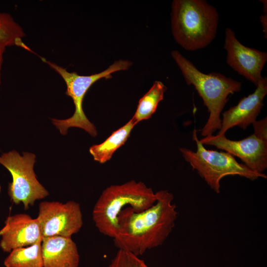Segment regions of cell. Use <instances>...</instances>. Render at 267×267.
<instances>
[{
  "label": "cell",
  "instance_id": "1",
  "mask_svg": "<svg viewBox=\"0 0 267 267\" xmlns=\"http://www.w3.org/2000/svg\"><path fill=\"white\" fill-rule=\"evenodd\" d=\"M156 200L141 212L128 208L120 214L118 230L113 238L118 250L136 256L162 245L172 231L178 217L174 195L167 190L155 192Z\"/></svg>",
  "mask_w": 267,
  "mask_h": 267
},
{
  "label": "cell",
  "instance_id": "2",
  "mask_svg": "<svg viewBox=\"0 0 267 267\" xmlns=\"http://www.w3.org/2000/svg\"><path fill=\"white\" fill-rule=\"evenodd\" d=\"M171 55L186 83L193 86L209 113L208 119L201 129V135L204 137L212 134L221 129V114L228 96L241 90V83L220 73L201 72L178 50L172 51Z\"/></svg>",
  "mask_w": 267,
  "mask_h": 267
},
{
  "label": "cell",
  "instance_id": "3",
  "mask_svg": "<svg viewBox=\"0 0 267 267\" xmlns=\"http://www.w3.org/2000/svg\"><path fill=\"white\" fill-rule=\"evenodd\" d=\"M219 21L217 9L204 0H174L171 24L175 41L184 49L205 47L215 38Z\"/></svg>",
  "mask_w": 267,
  "mask_h": 267
},
{
  "label": "cell",
  "instance_id": "4",
  "mask_svg": "<svg viewBox=\"0 0 267 267\" xmlns=\"http://www.w3.org/2000/svg\"><path fill=\"white\" fill-rule=\"evenodd\" d=\"M156 194L141 181L132 180L105 189L94 205L92 220L98 231L113 238L119 228V217L128 208L139 212L156 202Z\"/></svg>",
  "mask_w": 267,
  "mask_h": 267
},
{
  "label": "cell",
  "instance_id": "5",
  "mask_svg": "<svg viewBox=\"0 0 267 267\" xmlns=\"http://www.w3.org/2000/svg\"><path fill=\"white\" fill-rule=\"evenodd\" d=\"M40 57L63 79L66 86L65 94L72 99L75 105V111L71 117L65 119L51 118L52 124L62 135H66L70 128H78L84 130L91 136L95 137L97 134L96 129L83 110V102L85 95L96 81L102 78H111L112 74L115 72L128 70L132 63L127 60H119L100 73L84 76L69 72L57 64Z\"/></svg>",
  "mask_w": 267,
  "mask_h": 267
},
{
  "label": "cell",
  "instance_id": "6",
  "mask_svg": "<svg viewBox=\"0 0 267 267\" xmlns=\"http://www.w3.org/2000/svg\"><path fill=\"white\" fill-rule=\"evenodd\" d=\"M193 139L196 144V151L186 148L179 150L185 160L217 193L220 191L221 179L226 176L238 175L252 180L259 178H267L265 174L252 171L227 152L206 149L198 139L196 130L193 131Z\"/></svg>",
  "mask_w": 267,
  "mask_h": 267
},
{
  "label": "cell",
  "instance_id": "7",
  "mask_svg": "<svg viewBox=\"0 0 267 267\" xmlns=\"http://www.w3.org/2000/svg\"><path fill=\"white\" fill-rule=\"evenodd\" d=\"M35 162L36 156L31 152H24L22 156L13 150L0 155V164L12 177L8 191L10 200L16 205L22 203L25 210L49 194L37 178L34 170Z\"/></svg>",
  "mask_w": 267,
  "mask_h": 267
},
{
  "label": "cell",
  "instance_id": "8",
  "mask_svg": "<svg viewBox=\"0 0 267 267\" xmlns=\"http://www.w3.org/2000/svg\"><path fill=\"white\" fill-rule=\"evenodd\" d=\"M36 218L43 238L55 236L71 237L80 231L83 224L80 205L74 201L65 203L41 202Z\"/></svg>",
  "mask_w": 267,
  "mask_h": 267
},
{
  "label": "cell",
  "instance_id": "9",
  "mask_svg": "<svg viewBox=\"0 0 267 267\" xmlns=\"http://www.w3.org/2000/svg\"><path fill=\"white\" fill-rule=\"evenodd\" d=\"M199 141L203 145L214 146L237 156L256 173L263 174L267 168V134L254 132L239 140L229 139L225 134H211Z\"/></svg>",
  "mask_w": 267,
  "mask_h": 267
},
{
  "label": "cell",
  "instance_id": "10",
  "mask_svg": "<svg viewBox=\"0 0 267 267\" xmlns=\"http://www.w3.org/2000/svg\"><path fill=\"white\" fill-rule=\"evenodd\" d=\"M224 48L228 65L257 86L263 79L261 73L267 61V52L242 44L229 28L225 30Z\"/></svg>",
  "mask_w": 267,
  "mask_h": 267
},
{
  "label": "cell",
  "instance_id": "11",
  "mask_svg": "<svg viewBox=\"0 0 267 267\" xmlns=\"http://www.w3.org/2000/svg\"><path fill=\"white\" fill-rule=\"evenodd\" d=\"M0 247L5 252L32 245L42 239L37 218L20 213L8 216L0 229Z\"/></svg>",
  "mask_w": 267,
  "mask_h": 267
},
{
  "label": "cell",
  "instance_id": "12",
  "mask_svg": "<svg viewBox=\"0 0 267 267\" xmlns=\"http://www.w3.org/2000/svg\"><path fill=\"white\" fill-rule=\"evenodd\" d=\"M267 94V78L260 81L254 92L241 99L238 104L222 114L221 127L218 134H225L229 129L238 126L243 130L254 123L264 106Z\"/></svg>",
  "mask_w": 267,
  "mask_h": 267
},
{
  "label": "cell",
  "instance_id": "13",
  "mask_svg": "<svg viewBox=\"0 0 267 267\" xmlns=\"http://www.w3.org/2000/svg\"><path fill=\"white\" fill-rule=\"evenodd\" d=\"M43 267H78L80 256L71 237H43L42 241Z\"/></svg>",
  "mask_w": 267,
  "mask_h": 267
},
{
  "label": "cell",
  "instance_id": "14",
  "mask_svg": "<svg viewBox=\"0 0 267 267\" xmlns=\"http://www.w3.org/2000/svg\"><path fill=\"white\" fill-rule=\"evenodd\" d=\"M135 125L131 119L123 127L113 132L103 142L92 145L89 151L94 160L100 164L109 160L114 152L126 142Z\"/></svg>",
  "mask_w": 267,
  "mask_h": 267
},
{
  "label": "cell",
  "instance_id": "15",
  "mask_svg": "<svg viewBox=\"0 0 267 267\" xmlns=\"http://www.w3.org/2000/svg\"><path fill=\"white\" fill-rule=\"evenodd\" d=\"M41 239L35 244L13 249L4 261L5 267H43Z\"/></svg>",
  "mask_w": 267,
  "mask_h": 267
},
{
  "label": "cell",
  "instance_id": "16",
  "mask_svg": "<svg viewBox=\"0 0 267 267\" xmlns=\"http://www.w3.org/2000/svg\"><path fill=\"white\" fill-rule=\"evenodd\" d=\"M167 87L161 81H156L149 90L139 100L135 112L131 119L136 125L150 118L159 102L164 98Z\"/></svg>",
  "mask_w": 267,
  "mask_h": 267
},
{
  "label": "cell",
  "instance_id": "17",
  "mask_svg": "<svg viewBox=\"0 0 267 267\" xmlns=\"http://www.w3.org/2000/svg\"><path fill=\"white\" fill-rule=\"evenodd\" d=\"M25 32L9 13L0 12V44L16 46L34 53L23 42Z\"/></svg>",
  "mask_w": 267,
  "mask_h": 267
},
{
  "label": "cell",
  "instance_id": "18",
  "mask_svg": "<svg viewBox=\"0 0 267 267\" xmlns=\"http://www.w3.org/2000/svg\"><path fill=\"white\" fill-rule=\"evenodd\" d=\"M107 267H148L143 260L129 252L118 250Z\"/></svg>",
  "mask_w": 267,
  "mask_h": 267
},
{
  "label": "cell",
  "instance_id": "19",
  "mask_svg": "<svg viewBox=\"0 0 267 267\" xmlns=\"http://www.w3.org/2000/svg\"><path fill=\"white\" fill-rule=\"evenodd\" d=\"M7 45L3 44H0V86L1 84V71L3 61V55Z\"/></svg>",
  "mask_w": 267,
  "mask_h": 267
},
{
  "label": "cell",
  "instance_id": "20",
  "mask_svg": "<svg viewBox=\"0 0 267 267\" xmlns=\"http://www.w3.org/2000/svg\"><path fill=\"white\" fill-rule=\"evenodd\" d=\"M264 10V14L262 15L260 17V20L263 26V32L266 34V38H267V10Z\"/></svg>",
  "mask_w": 267,
  "mask_h": 267
},
{
  "label": "cell",
  "instance_id": "21",
  "mask_svg": "<svg viewBox=\"0 0 267 267\" xmlns=\"http://www.w3.org/2000/svg\"><path fill=\"white\" fill-rule=\"evenodd\" d=\"M0 190H1V187H0Z\"/></svg>",
  "mask_w": 267,
  "mask_h": 267
}]
</instances>
